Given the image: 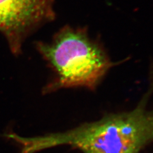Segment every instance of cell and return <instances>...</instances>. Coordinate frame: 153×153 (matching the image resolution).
Segmentation results:
<instances>
[{
    "mask_svg": "<svg viewBox=\"0 0 153 153\" xmlns=\"http://www.w3.org/2000/svg\"><path fill=\"white\" fill-rule=\"evenodd\" d=\"M147 93L131 111L108 114L64 132L35 137L16 135L19 153H35L68 146L82 153H139L153 142V110L146 105Z\"/></svg>",
    "mask_w": 153,
    "mask_h": 153,
    "instance_id": "1",
    "label": "cell"
},
{
    "mask_svg": "<svg viewBox=\"0 0 153 153\" xmlns=\"http://www.w3.org/2000/svg\"><path fill=\"white\" fill-rule=\"evenodd\" d=\"M35 46L54 72L43 90L45 94L70 88L94 90L114 65L101 43L89 36L85 27L66 25L51 42H36Z\"/></svg>",
    "mask_w": 153,
    "mask_h": 153,
    "instance_id": "2",
    "label": "cell"
},
{
    "mask_svg": "<svg viewBox=\"0 0 153 153\" xmlns=\"http://www.w3.org/2000/svg\"><path fill=\"white\" fill-rule=\"evenodd\" d=\"M152 153H153V152H152Z\"/></svg>",
    "mask_w": 153,
    "mask_h": 153,
    "instance_id": "4",
    "label": "cell"
},
{
    "mask_svg": "<svg viewBox=\"0 0 153 153\" xmlns=\"http://www.w3.org/2000/svg\"><path fill=\"white\" fill-rule=\"evenodd\" d=\"M55 0H0V33L18 56L27 38L54 20Z\"/></svg>",
    "mask_w": 153,
    "mask_h": 153,
    "instance_id": "3",
    "label": "cell"
}]
</instances>
